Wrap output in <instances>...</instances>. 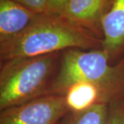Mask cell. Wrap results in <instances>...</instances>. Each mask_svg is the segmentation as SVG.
<instances>
[{
  "instance_id": "cell-3",
  "label": "cell",
  "mask_w": 124,
  "mask_h": 124,
  "mask_svg": "<svg viewBox=\"0 0 124 124\" xmlns=\"http://www.w3.org/2000/svg\"><path fill=\"white\" fill-rule=\"evenodd\" d=\"M62 52L0 62V111L49 95Z\"/></svg>"
},
{
  "instance_id": "cell-7",
  "label": "cell",
  "mask_w": 124,
  "mask_h": 124,
  "mask_svg": "<svg viewBox=\"0 0 124 124\" xmlns=\"http://www.w3.org/2000/svg\"><path fill=\"white\" fill-rule=\"evenodd\" d=\"M102 49L112 64L124 57V0H114L103 21Z\"/></svg>"
},
{
  "instance_id": "cell-5",
  "label": "cell",
  "mask_w": 124,
  "mask_h": 124,
  "mask_svg": "<svg viewBox=\"0 0 124 124\" xmlns=\"http://www.w3.org/2000/svg\"><path fill=\"white\" fill-rule=\"evenodd\" d=\"M114 0H69L60 16L103 40V21Z\"/></svg>"
},
{
  "instance_id": "cell-11",
  "label": "cell",
  "mask_w": 124,
  "mask_h": 124,
  "mask_svg": "<svg viewBox=\"0 0 124 124\" xmlns=\"http://www.w3.org/2000/svg\"><path fill=\"white\" fill-rule=\"evenodd\" d=\"M69 0H48L45 14L61 15Z\"/></svg>"
},
{
  "instance_id": "cell-9",
  "label": "cell",
  "mask_w": 124,
  "mask_h": 124,
  "mask_svg": "<svg viewBox=\"0 0 124 124\" xmlns=\"http://www.w3.org/2000/svg\"><path fill=\"white\" fill-rule=\"evenodd\" d=\"M108 103H98L79 112L69 111L57 124H106Z\"/></svg>"
},
{
  "instance_id": "cell-8",
  "label": "cell",
  "mask_w": 124,
  "mask_h": 124,
  "mask_svg": "<svg viewBox=\"0 0 124 124\" xmlns=\"http://www.w3.org/2000/svg\"><path fill=\"white\" fill-rule=\"evenodd\" d=\"M69 110L79 112L102 101L100 89L97 85L81 82L72 85L65 94Z\"/></svg>"
},
{
  "instance_id": "cell-12",
  "label": "cell",
  "mask_w": 124,
  "mask_h": 124,
  "mask_svg": "<svg viewBox=\"0 0 124 124\" xmlns=\"http://www.w3.org/2000/svg\"><path fill=\"white\" fill-rule=\"evenodd\" d=\"M37 13H44L48 0H14Z\"/></svg>"
},
{
  "instance_id": "cell-6",
  "label": "cell",
  "mask_w": 124,
  "mask_h": 124,
  "mask_svg": "<svg viewBox=\"0 0 124 124\" xmlns=\"http://www.w3.org/2000/svg\"><path fill=\"white\" fill-rule=\"evenodd\" d=\"M39 15L14 0H0V44L22 35Z\"/></svg>"
},
{
  "instance_id": "cell-10",
  "label": "cell",
  "mask_w": 124,
  "mask_h": 124,
  "mask_svg": "<svg viewBox=\"0 0 124 124\" xmlns=\"http://www.w3.org/2000/svg\"><path fill=\"white\" fill-rule=\"evenodd\" d=\"M106 124H124V99H117L108 103Z\"/></svg>"
},
{
  "instance_id": "cell-1",
  "label": "cell",
  "mask_w": 124,
  "mask_h": 124,
  "mask_svg": "<svg viewBox=\"0 0 124 124\" xmlns=\"http://www.w3.org/2000/svg\"><path fill=\"white\" fill-rule=\"evenodd\" d=\"M103 41L60 15L40 14L22 35L0 44V62L63 52L102 48Z\"/></svg>"
},
{
  "instance_id": "cell-2",
  "label": "cell",
  "mask_w": 124,
  "mask_h": 124,
  "mask_svg": "<svg viewBox=\"0 0 124 124\" xmlns=\"http://www.w3.org/2000/svg\"><path fill=\"white\" fill-rule=\"evenodd\" d=\"M81 82L97 85L103 103L124 99V57L112 64L102 48L63 51L49 94L65 95L72 85Z\"/></svg>"
},
{
  "instance_id": "cell-4",
  "label": "cell",
  "mask_w": 124,
  "mask_h": 124,
  "mask_svg": "<svg viewBox=\"0 0 124 124\" xmlns=\"http://www.w3.org/2000/svg\"><path fill=\"white\" fill-rule=\"evenodd\" d=\"M65 95L49 94L0 111V124H57L69 112Z\"/></svg>"
}]
</instances>
